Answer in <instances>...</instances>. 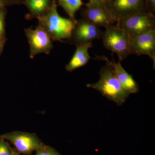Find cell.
I'll return each instance as SVG.
<instances>
[{"mask_svg": "<svg viewBox=\"0 0 155 155\" xmlns=\"http://www.w3.org/2000/svg\"><path fill=\"white\" fill-rule=\"evenodd\" d=\"M56 0L53 1L48 11L42 16L37 18L38 25L47 32L55 41H63L69 40L72 36L76 21L70 18H64L58 14Z\"/></svg>", "mask_w": 155, "mask_h": 155, "instance_id": "1", "label": "cell"}, {"mask_svg": "<svg viewBox=\"0 0 155 155\" xmlns=\"http://www.w3.org/2000/svg\"><path fill=\"white\" fill-rule=\"evenodd\" d=\"M99 74V80L96 83L87 84V87L97 91L103 96L114 102L117 105L122 106L130 94L116 78L110 65L106 63Z\"/></svg>", "mask_w": 155, "mask_h": 155, "instance_id": "2", "label": "cell"}, {"mask_svg": "<svg viewBox=\"0 0 155 155\" xmlns=\"http://www.w3.org/2000/svg\"><path fill=\"white\" fill-rule=\"evenodd\" d=\"M105 28L102 37L104 45L112 52L116 53L119 61H123L131 54L130 35L125 29L117 25Z\"/></svg>", "mask_w": 155, "mask_h": 155, "instance_id": "3", "label": "cell"}, {"mask_svg": "<svg viewBox=\"0 0 155 155\" xmlns=\"http://www.w3.org/2000/svg\"><path fill=\"white\" fill-rule=\"evenodd\" d=\"M0 137L10 141L18 153L24 155H32L35 151L46 147L34 134L14 131L2 134Z\"/></svg>", "mask_w": 155, "mask_h": 155, "instance_id": "4", "label": "cell"}, {"mask_svg": "<svg viewBox=\"0 0 155 155\" xmlns=\"http://www.w3.org/2000/svg\"><path fill=\"white\" fill-rule=\"evenodd\" d=\"M107 7L116 22L133 14L147 12L145 0H107Z\"/></svg>", "mask_w": 155, "mask_h": 155, "instance_id": "5", "label": "cell"}, {"mask_svg": "<svg viewBox=\"0 0 155 155\" xmlns=\"http://www.w3.org/2000/svg\"><path fill=\"white\" fill-rule=\"evenodd\" d=\"M116 23L132 37L155 29V16L148 12H140L125 17Z\"/></svg>", "mask_w": 155, "mask_h": 155, "instance_id": "6", "label": "cell"}, {"mask_svg": "<svg viewBox=\"0 0 155 155\" xmlns=\"http://www.w3.org/2000/svg\"><path fill=\"white\" fill-rule=\"evenodd\" d=\"M25 33L30 47V59L39 54H50L53 48L52 40L41 26L38 25L35 28H25Z\"/></svg>", "mask_w": 155, "mask_h": 155, "instance_id": "7", "label": "cell"}, {"mask_svg": "<svg viewBox=\"0 0 155 155\" xmlns=\"http://www.w3.org/2000/svg\"><path fill=\"white\" fill-rule=\"evenodd\" d=\"M104 31L100 27L88 20L82 19L76 21L69 43L75 46L92 42L102 38Z\"/></svg>", "mask_w": 155, "mask_h": 155, "instance_id": "8", "label": "cell"}, {"mask_svg": "<svg viewBox=\"0 0 155 155\" xmlns=\"http://www.w3.org/2000/svg\"><path fill=\"white\" fill-rule=\"evenodd\" d=\"M131 54L147 55L153 60L155 68V29L130 37Z\"/></svg>", "mask_w": 155, "mask_h": 155, "instance_id": "9", "label": "cell"}, {"mask_svg": "<svg viewBox=\"0 0 155 155\" xmlns=\"http://www.w3.org/2000/svg\"><path fill=\"white\" fill-rule=\"evenodd\" d=\"M86 8L81 12L83 19L98 26L106 27L114 25L116 22L108 11L91 2L84 4Z\"/></svg>", "mask_w": 155, "mask_h": 155, "instance_id": "10", "label": "cell"}, {"mask_svg": "<svg viewBox=\"0 0 155 155\" xmlns=\"http://www.w3.org/2000/svg\"><path fill=\"white\" fill-rule=\"evenodd\" d=\"M96 59L105 61L106 63L110 65L116 78L129 94L138 92L139 91L138 84L134 79L133 76L127 73L122 67L121 62L119 61L116 63L114 61H110L104 56L97 57Z\"/></svg>", "mask_w": 155, "mask_h": 155, "instance_id": "11", "label": "cell"}, {"mask_svg": "<svg viewBox=\"0 0 155 155\" xmlns=\"http://www.w3.org/2000/svg\"><path fill=\"white\" fill-rule=\"evenodd\" d=\"M75 52L69 63L66 65V69L69 72H72L87 64L91 59L88 50L92 47V42L76 46Z\"/></svg>", "mask_w": 155, "mask_h": 155, "instance_id": "12", "label": "cell"}, {"mask_svg": "<svg viewBox=\"0 0 155 155\" xmlns=\"http://www.w3.org/2000/svg\"><path fill=\"white\" fill-rule=\"evenodd\" d=\"M54 0H25L24 5L28 9V19L37 18L45 14L50 8Z\"/></svg>", "mask_w": 155, "mask_h": 155, "instance_id": "13", "label": "cell"}, {"mask_svg": "<svg viewBox=\"0 0 155 155\" xmlns=\"http://www.w3.org/2000/svg\"><path fill=\"white\" fill-rule=\"evenodd\" d=\"M58 2L68 14L69 18L76 21L75 14L84 5L82 0H58Z\"/></svg>", "mask_w": 155, "mask_h": 155, "instance_id": "14", "label": "cell"}, {"mask_svg": "<svg viewBox=\"0 0 155 155\" xmlns=\"http://www.w3.org/2000/svg\"><path fill=\"white\" fill-rule=\"evenodd\" d=\"M11 147L5 140L0 137V155H11Z\"/></svg>", "mask_w": 155, "mask_h": 155, "instance_id": "15", "label": "cell"}, {"mask_svg": "<svg viewBox=\"0 0 155 155\" xmlns=\"http://www.w3.org/2000/svg\"><path fill=\"white\" fill-rule=\"evenodd\" d=\"M5 8L0 11V35L3 37H5Z\"/></svg>", "mask_w": 155, "mask_h": 155, "instance_id": "16", "label": "cell"}, {"mask_svg": "<svg viewBox=\"0 0 155 155\" xmlns=\"http://www.w3.org/2000/svg\"><path fill=\"white\" fill-rule=\"evenodd\" d=\"M147 11L155 16V0H145Z\"/></svg>", "mask_w": 155, "mask_h": 155, "instance_id": "17", "label": "cell"}, {"mask_svg": "<svg viewBox=\"0 0 155 155\" xmlns=\"http://www.w3.org/2000/svg\"><path fill=\"white\" fill-rule=\"evenodd\" d=\"M89 2L102 8L104 10L109 12L107 7V0H89Z\"/></svg>", "mask_w": 155, "mask_h": 155, "instance_id": "18", "label": "cell"}, {"mask_svg": "<svg viewBox=\"0 0 155 155\" xmlns=\"http://www.w3.org/2000/svg\"><path fill=\"white\" fill-rule=\"evenodd\" d=\"M6 6L24 5L25 0H2Z\"/></svg>", "mask_w": 155, "mask_h": 155, "instance_id": "19", "label": "cell"}, {"mask_svg": "<svg viewBox=\"0 0 155 155\" xmlns=\"http://www.w3.org/2000/svg\"><path fill=\"white\" fill-rule=\"evenodd\" d=\"M36 155H50V147H46L42 149L37 151Z\"/></svg>", "mask_w": 155, "mask_h": 155, "instance_id": "20", "label": "cell"}, {"mask_svg": "<svg viewBox=\"0 0 155 155\" xmlns=\"http://www.w3.org/2000/svg\"><path fill=\"white\" fill-rule=\"evenodd\" d=\"M50 155H60L59 153L53 149L52 148L50 147Z\"/></svg>", "mask_w": 155, "mask_h": 155, "instance_id": "21", "label": "cell"}, {"mask_svg": "<svg viewBox=\"0 0 155 155\" xmlns=\"http://www.w3.org/2000/svg\"><path fill=\"white\" fill-rule=\"evenodd\" d=\"M11 155H20V153L17 151L15 149H13L11 147Z\"/></svg>", "mask_w": 155, "mask_h": 155, "instance_id": "22", "label": "cell"}, {"mask_svg": "<svg viewBox=\"0 0 155 155\" xmlns=\"http://www.w3.org/2000/svg\"><path fill=\"white\" fill-rule=\"evenodd\" d=\"M5 5L3 2L2 0H0V11L5 9Z\"/></svg>", "mask_w": 155, "mask_h": 155, "instance_id": "23", "label": "cell"}, {"mask_svg": "<svg viewBox=\"0 0 155 155\" xmlns=\"http://www.w3.org/2000/svg\"><path fill=\"white\" fill-rule=\"evenodd\" d=\"M5 44V40L0 41V54L2 51Z\"/></svg>", "mask_w": 155, "mask_h": 155, "instance_id": "24", "label": "cell"}, {"mask_svg": "<svg viewBox=\"0 0 155 155\" xmlns=\"http://www.w3.org/2000/svg\"><path fill=\"white\" fill-rule=\"evenodd\" d=\"M5 40V37L0 35V41Z\"/></svg>", "mask_w": 155, "mask_h": 155, "instance_id": "25", "label": "cell"}]
</instances>
